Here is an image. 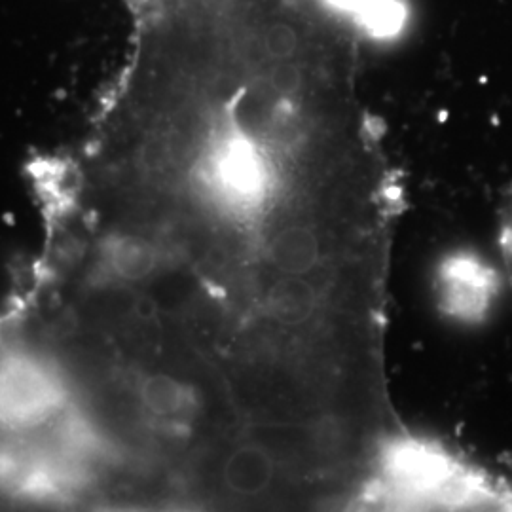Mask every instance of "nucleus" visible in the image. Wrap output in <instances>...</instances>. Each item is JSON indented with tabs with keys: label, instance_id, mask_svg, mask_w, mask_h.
<instances>
[{
	"label": "nucleus",
	"instance_id": "nucleus-1",
	"mask_svg": "<svg viewBox=\"0 0 512 512\" xmlns=\"http://www.w3.org/2000/svg\"><path fill=\"white\" fill-rule=\"evenodd\" d=\"M67 391L54 368L37 357H0V429L33 433L63 412Z\"/></svg>",
	"mask_w": 512,
	"mask_h": 512
},
{
	"label": "nucleus",
	"instance_id": "nucleus-2",
	"mask_svg": "<svg viewBox=\"0 0 512 512\" xmlns=\"http://www.w3.org/2000/svg\"><path fill=\"white\" fill-rule=\"evenodd\" d=\"M494 270L473 253L458 251L446 256L437 268V294L442 310L459 323L486 319L497 296Z\"/></svg>",
	"mask_w": 512,
	"mask_h": 512
},
{
	"label": "nucleus",
	"instance_id": "nucleus-3",
	"mask_svg": "<svg viewBox=\"0 0 512 512\" xmlns=\"http://www.w3.org/2000/svg\"><path fill=\"white\" fill-rule=\"evenodd\" d=\"M499 249L505 264V274L512 293V188L505 196L499 217Z\"/></svg>",
	"mask_w": 512,
	"mask_h": 512
}]
</instances>
